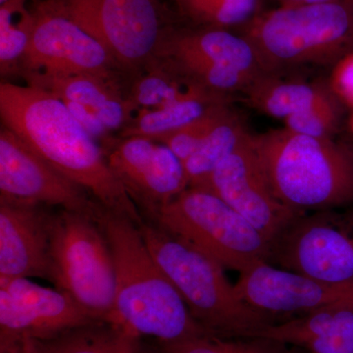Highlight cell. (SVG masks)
<instances>
[{"mask_svg": "<svg viewBox=\"0 0 353 353\" xmlns=\"http://www.w3.org/2000/svg\"><path fill=\"white\" fill-rule=\"evenodd\" d=\"M64 102L66 108H68L70 113L73 115L77 122L85 129L90 136H92L95 141H102L106 139L109 134V130L105 127V125L102 123L99 119V116L92 109L83 105V104L78 103V102L62 101Z\"/></svg>", "mask_w": 353, "mask_h": 353, "instance_id": "cell-31", "label": "cell"}, {"mask_svg": "<svg viewBox=\"0 0 353 353\" xmlns=\"http://www.w3.org/2000/svg\"><path fill=\"white\" fill-rule=\"evenodd\" d=\"M28 85L41 88L61 101L92 109L109 131L120 129L131 118L129 101L122 99L110 79L90 75L24 76Z\"/></svg>", "mask_w": 353, "mask_h": 353, "instance_id": "cell-19", "label": "cell"}, {"mask_svg": "<svg viewBox=\"0 0 353 353\" xmlns=\"http://www.w3.org/2000/svg\"><path fill=\"white\" fill-rule=\"evenodd\" d=\"M148 221L225 269L241 274L270 260V241L229 204L206 190L188 188Z\"/></svg>", "mask_w": 353, "mask_h": 353, "instance_id": "cell-6", "label": "cell"}, {"mask_svg": "<svg viewBox=\"0 0 353 353\" xmlns=\"http://www.w3.org/2000/svg\"><path fill=\"white\" fill-rule=\"evenodd\" d=\"M328 83L339 101L353 109V50L332 66Z\"/></svg>", "mask_w": 353, "mask_h": 353, "instance_id": "cell-30", "label": "cell"}, {"mask_svg": "<svg viewBox=\"0 0 353 353\" xmlns=\"http://www.w3.org/2000/svg\"><path fill=\"white\" fill-rule=\"evenodd\" d=\"M139 231L155 261L178 290L190 314L213 336L250 338L271 324V316L248 305L224 267L161 227L143 220Z\"/></svg>", "mask_w": 353, "mask_h": 353, "instance_id": "cell-5", "label": "cell"}, {"mask_svg": "<svg viewBox=\"0 0 353 353\" xmlns=\"http://www.w3.org/2000/svg\"><path fill=\"white\" fill-rule=\"evenodd\" d=\"M264 74L333 66L353 50V6L345 0L279 7L240 26Z\"/></svg>", "mask_w": 353, "mask_h": 353, "instance_id": "cell-4", "label": "cell"}, {"mask_svg": "<svg viewBox=\"0 0 353 353\" xmlns=\"http://www.w3.org/2000/svg\"><path fill=\"white\" fill-rule=\"evenodd\" d=\"M231 101V97L201 92L165 108L139 109L136 117L130 118L125 125L122 137H145L157 141L201 117L213 105Z\"/></svg>", "mask_w": 353, "mask_h": 353, "instance_id": "cell-21", "label": "cell"}, {"mask_svg": "<svg viewBox=\"0 0 353 353\" xmlns=\"http://www.w3.org/2000/svg\"><path fill=\"white\" fill-rule=\"evenodd\" d=\"M97 216L65 209L53 214L50 281L97 320L108 321L115 301V269Z\"/></svg>", "mask_w": 353, "mask_h": 353, "instance_id": "cell-7", "label": "cell"}, {"mask_svg": "<svg viewBox=\"0 0 353 353\" xmlns=\"http://www.w3.org/2000/svg\"><path fill=\"white\" fill-rule=\"evenodd\" d=\"M243 94L246 103L255 110L283 120L292 114L338 99L328 81L288 80L284 76L270 74L260 76Z\"/></svg>", "mask_w": 353, "mask_h": 353, "instance_id": "cell-20", "label": "cell"}, {"mask_svg": "<svg viewBox=\"0 0 353 353\" xmlns=\"http://www.w3.org/2000/svg\"><path fill=\"white\" fill-rule=\"evenodd\" d=\"M155 57L185 82L226 97L243 94L264 74L250 44L226 29L167 31Z\"/></svg>", "mask_w": 353, "mask_h": 353, "instance_id": "cell-8", "label": "cell"}, {"mask_svg": "<svg viewBox=\"0 0 353 353\" xmlns=\"http://www.w3.org/2000/svg\"><path fill=\"white\" fill-rule=\"evenodd\" d=\"M250 338L294 345L307 353H353V308L333 307L271 323Z\"/></svg>", "mask_w": 353, "mask_h": 353, "instance_id": "cell-18", "label": "cell"}, {"mask_svg": "<svg viewBox=\"0 0 353 353\" xmlns=\"http://www.w3.org/2000/svg\"><path fill=\"white\" fill-rule=\"evenodd\" d=\"M252 143L274 194L294 212L353 203V152L345 145L285 128L252 134Z\"/></svg>", "mask_w": 353, "mask_h": 353, "instance_id": "cell-3", "label": "cell"}, {"mask_svg": "<svg viewBox=\"0 0 353 353\" xmlns=\"http://www.w3.org/2000/svg\"><path fill=\"white\" fill-rule=\"evenodd\" d=\"M115 60L58 4L34 13L31 39L20 61L23 76L90 75L110 79Z\"/></svg>", "mask_w": 353, "mask_h": 353, "instance_id": "cell-12", "label": "cell"}, {"mask_svg": "<svg viewBox=\"0 0 353 353\" xmlns=\"http://www.w3.org/2000/svg\"><path fill=\"white\" fill-rule=\"evenodd\" d=\"M250 134L240 116L232 110L202 141L196 152L183 162L189 188H201Z\"/></svg>", "mask_w": 353, "mask_h": 353, "instance_id": "cell-23", "label": "cell"}, {"mask_svg": "<svg viewBox=\"0 0 353 353\" xmlns=\"http://www.w3.org/2000/svg\"><path fill=\"white\" fill-rule=\"evenodd\" d=\"M234 287L245 303L269 316L353 308V285L329 284L266 261L241 273Z\"/></svg>", "mask_w": 353, "mask_h": 353, "instance_id": "cell-16", "label": "cell"}, {"mask_svg": "<svg viewBox=\"0 0 353 353\" xmlns=\"http://www.w3.org/2000/svg\"><path fill=\"white\" fill-rule=\"evenodd\" d=\"M27 0H9L0 6V68L12 71L24 55L34 24V14L26 8Z\"/></svg>", "mask_w": 353, "mask_h": 353, "instance_id": "cell-24", "label": "cell"}, {"mask_svg": "<svg viewBox=\"0 0 353 353\" xmlns=\"http://www.w3.org/2000/svg\"><path fill=\"white\" fill-rule=\"evenodd\" d=\"M1 353H41V352L36 340L24 339L12 350L1 352Z\"/></svg>", "mask_w": 353, "mask_h": 353, "instance_id": "cell-32", "label": "cell"}, {"mask_svg": "<svg viewBox=\"0 0 353 353\" xmlns=\"http://www.w3.org/2000/svg\"><path fill=\"white\" fill-rule=\"evenodd\" d=\"M97 320L68 294L28 278L0 279V345L12 350L24 339L48 340Z\"/></svg>", "mask_w": 353, "mask_h": 353, "instance_id": "cell-11", "label": "cell"}, {"mask_svg": "<svg viewBox=\"0 0 353 353\" xmlns=\"http://www.w3.org/2000/svg\"><path fill=\"white\" fill-rule=\"evenodd\" d=\"M201 92H208L190 85L163 68L143 77L132 88V97L128 99L131 110L154 109L172 105Z\"/></svg>", "mask_w": 353, "mask_h": 353, "instance_id": "cell-25", "label": "cell"}, {"mask_svg": "<svg viewBox=\"0 0 353 353\" xmlns=\"http://www.w3.org/2000/svg\"><path fill=\"white\" fill-rule=\"evenodd\" d=\"M52 216L41 205L0 201V279L50 280Z\"/></svg>", "mask_w": 353, "mask_h": 353, "instance_id": "cell-17", "label": "cell"}, {"mask_svg": "<svg viewBox=\"0 0 353 353\" xmlns=\"http://www.w3.org/2000/svg\"><path fill=\"white\" fill-rule=\"evenodd\" d=\"M111 170L148 219L189 188L183 162L166 145L145 137L124 138L105 153Z\"/></svg>", "mask_w": 353, "mask_h": 353, "instance_id": "cell-15", "label": "cell"}, {"mask_svg": "<svg viewBox=\"0 0 353 353\" xmlns=\"http://www.w3.org/2000/svg\"><path fill=\"white\" fill-rule=\"evenodd\" d=\"M62 175L8 128L0 131V201L57 205L97 215L101 204Z\"/></svg>", "mask_w": 353, "mask_h": 353, "instance_id": "cell-13", "label": "cell"}, {"mask_svg": "<svg viewBox=\"0 0 353 353\" xmlns=\"http://www.w3.org/2000/svg\"><path fill=\"white\" fill-rule=\"evenodd\" d=\"M58 6L128 67L155 57L167 32L154 0H65Z\"/></svg>", "mask_w": 353, "mask_h": 353, "instance_id": "cell-10", "label": "cell"}, {"mask_svg": "<svg viewBox=\"0 0 353 353\" xmlns=\"http://www.w3.org/2000/svg\"><path fill=\"white\" fill-rule=\"evenodd\" d=\"M232 110L230 103L216 104L201 117L155 141L166 145L183 163Z\"/></svg>", "mask_w": 353, "mask_h": 353, "instance_id": "cell-28", "label": "cell"}, {"mask_svg": "<svg viewBox=\"0 0 353 353\" xmlns=\"http://www.w3.org/2000/svg\"><path fill=\"white\" fill-rule=\"evenodd\" d=\"M0 116L4 127L103 208L138 226L145 220L111 170L105 153L61 99L41 88L1 83Z\"/></svg>", "mask_w": 353, "mask_h": 353, "instance_id": "cell-1", "label": "cell"}, {"mask_svg": "<svg viewBox=\"0 0 353 353\" xmlns=\"http://www.w3.org/2000/svg\"><path fill=\"white\" fill-rule=\"evenodd\" d=\"M199 189L220 197L271 243L301 215L284 205L270 187L250 134Z\"/></svg>", "mask_w": 353, "mask_h": 353, "instance_id": "cell-14", "label": "cell"}, {"mask_svg": "<svg viewBox=\"0 0 353 353\" xmlns=\"http://www.w3.org/2000/svg\"><path fill=\"white\" fill-rule=\"evenodd\" d=\"M159 353H289L285 345L261 338H222L202 334L159 343Z\"/></svg>", "mask_w": 353, "mask_h": 353, "instance_id": "cell-27", "label": "cell"}, {"mask_svg": "<svg viewBox=\"0 0 353 353\" xmlns=\"http://www.w3.org/2000/svg\"><path fill=\"white\" fill-rule=\"evenodd\" d=\"M112 252L115 301L108 322L137 338L170 343L210 334L194 319L178 290L127 216L101 208L97 216Z\"/></svg>", "mask_w": 353, "mask_h": 353, "instance_id": "cell-2", "label": "cell"}, {"mask_svg": "<svg viewBox=\"0 0 353 353\" xmlns=\"http://www.w3.org/2000/svg\"><path fill=\"white\" fill-rule=\"evenodd\" d=\"M137 341L122 327L97 321L37 343L41 353H138Z\"/></svg>", "mask_w": 353, "mask_h": 353, "instance_id": "cell-22", "label": "cell"}, {"mask_svg": "<svg viewBox=\"0 0 353 353\" xmlns=\"http://www.w3.org/2000/svg\"><path fill=\"white\" fill-rule=\"evenodd\" d=\"M345 1L348 2V3L352 4L353 6V0H345Z\"/></svg>", "mask_w": 353, "mask_h": 353, "instance_id": "cell-35", "label": "cell"}, {"mask_svg": "<svg viewBox=\"0 0 353 353\" xmlns=\"http://www.w3.org/2000/svg\"><path fill=\"white\" fill-rule=\"evenodd\" d=\"M270 261L329 284L353 285V211L296 216L272 243Z\"/></svg>", "mask_w": 353, "mask_h": 353, "instance_id": "cell-9", "label": "cell"}, {"mask_svg": "<svg viewBox=\"0 0 353 353\" xmlns=\"http://www.w3.org/2000/svg\"><path fill=\"white\" fill-rule=\"evenodd\" d=\"M282 7L309 6V4L324 3L334 0H277Z\"/></svg>", "mask_w": 353, "mask_h": 353, "instance_id": "cell-33", "label": "cell"}, {"mask_svg": "<svg viewBox=\"0 0 353 353\" xmlns=\"http://www.w3.org/2000/svg\"><path fill=\"white\" fill-rule=\"evenodd\" d=\"M185 17L203 28L227 29L243 25L256 14L259 0H175Z\"/></svg>", "mask_w": 353, "mask_h": 353, "instance_id": "cell-26", "label": "cell"}, {"mask_svg": "<svg viewBox=\"0 0 353 353\" xmlns=\"http://www.w3.org/2000/svg\"><path fill=\"white\" fill-rule=\"evenodd\" d=\"M348 128H350V134L353 137V109H352V113H350V119H348Z\"/></svg>", "mask_w": 353, "mask_h": 353, "instance_id": "cell-34", "label": "cell"}, {"mask_svg": "<svg viewBox=\"0 0 353 353\" xmlns=\"http://www.w3.org/2000/svg\"><path fill=\"white\" fill-rule=\"evenodd\" d=\"M341 104L334 99L292 114L284 119L285 128L313 138H332L340 125Z\"/></svg>", "mask_w": 353, "mask_h": 353, "instance_id": "cell-29", "label": "cell"}]
</instances>
